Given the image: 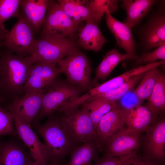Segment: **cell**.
Segmentation results:
<instances>
[{"instance_id": "1", "label": "cell", "mask_w": 165, "mask_h": 165, "mask_svg": "<svg viewBox=\"0 0 165 165\" xmlns=\"http://www.w3.org/2000/svg\"><path fill=\"white\" fill-rule=\"evenodd\" d=\"M36 131L42 137L44 154L47 164H61L78 144L61 123L59 117L52 115L42 124H33Z\"/></svg>"}, {"instance_id": "2", "label": "cell", "mask_w": 165, "mask_h": 165, "mask_svg": "<svg viewBox=\"0 0 165 165\" xmlns=\"http://www.w3.org/2000/svg\"><path fill=\"white\" fill-rule=\"evenodd\" d=\"M31 64L26 57L8 50L0 55V90L13 95L22 94Z\"/></svg>"}, {"instance_id": "3", "label": "cell", "mask_w": 165, "mask_h": 165, "mask_svg": "<svg viewBox=\"0 0 165 165\" xmlns=\"http://www.w3.org/2000/svg\"><path fill=\"white\" fill-rule=\"evenodd\" d=\"M79 51L74 39L41 35L35 39L30 55L26 57L31 64L40 61L57 64L65 57Z\"/></svg>"}, {"instance_id": "4", "label": "cell", "mask_w": 165, "mask_h": 165, "mask_svg": "<svg viewBox=\"0 0 165 165\" xmlns=\"http://www.w3.org/2000/svg\"><path fill=\"white\" fill-rule=\"evenodd\" d=\"M84 92L67 81L56 79L44 94L39 113L32 124L39 123L44 117L53 115L62 106L75 100Z\"/></svg>"}, {"instance_id": "5", "label": "cell", "mask_w": 165, "mask_h": 165, "mask_svg": "<svg viewBox=\"0 0 165 165\" xmlns=\"http://www.w3.org/2000/svg\"><path fill=\"white\" fill-rule=\"evenodd\" d=\"M62 114L59 117L60 122L75 142L78 144L90 142L97 143L96 131L88 111L84 106Z\"/></svg>"}, {"instance_id": "6", "label": "cell", "mask_w": 165, "mask_h": 165, "mask_svg": "<svg viewBox=\"0 0 165 165\" xmlns=\"http://www.w3.org/2000/svg\"><path fill=\"white\" fill-rule=\"evenodd\" d=\"M79 25L61 9L57 2L50 0L41 35L66 37L75 40Z\"/></svg>"}, {"instance_id": "7", "label": "cell", "mask_w": 165, "mask_h": 165, "mask_svg": "<svg viewBox=\"0 0 165 165\" xmlns=\"http://www.w3.org/2000/svg\"><path fill=\"white\" fill-rule=\"evenodd\" d=\"M57 64L68 82L84 92L92 88L91 67L86 56L80 51L65 57Z\"/></svg>"}, {"instance_id": "8", "label": "cell", "mask_w": 165, "mask_h": 165, "mask_svg": "<svg viewBox=\"0 0 165 165\" xmlns=\"http://www.w3.org/2000/svg\"><path fill=\"white\" fill-rule=\"evenodd\" d=\"M17 21L1 42L8 50L25 57L29 56L35 39V32L24 14L21 13Z\"/></svg>"}, {"instance_id": "9", "label": "cell", "mask_w": 165, "mask_h": 165, "mask_svg": "<svg viewBox=\"0 0 165 165\" xmlns=\"http://www.w3.org/2000/svg\"><path fill=\"white\" fill-rule=\"evenodd\" d=\"M141 137V157L145 160L158 165H164L165 158V120L155 121L145 130Z\"/></svg>"}, {"instance_id": "10", "label": "cell", "mask_w": 165, "mask_h": 165, "mask_svg": "<svg viewBox=\"0 0 165 165\" xmlns=\"http://www.w3.org/2000/svg\"><path fill=\"white\" fill-rule=\"evenodd\" d=\"M141 133L124 127L106 141L102 149L103 156L123 158L136 154L141 146Z\"/></svg>"}, {"instance_id": "11", "label": "cell", "mask_w": 165, "mask_h": 165, "mask_svg": "<svg viewBox=\"0 0 165 165\" xmlns=\"http://www.w3.org/2000/svg\"><path fill=\"white\" fill-rule=\"evenodd\" d=\"M48 88L25 93L20 97H16L8 105L9 111L22 122L31 127L39 113L43 96Z\"/></svg>"}, {"instance_id": "12", "label": "cell", "mask_w": 165, "mask_h": 165, "mask_svg": "<svg viewBox=\"0 0 165 165\" xmlns=\"http://www.w3.org/2000/svg\"><path fill=\"white\" fill-rule=\"evenodd\" d=\"M56 64L41 61L31 64L24 86L25 93L39 91L52 84L61 73Z\"/></svg>"}, {"instance_id": "13", "label": "cell", "mask_w": 165, "mask_h": 165, "mask_svg": "<svg viewBox=\"0 0 165 165\" xmlns=\"http://www.w3.org/2000/svg\"><path fill=\"white\" fill-rule=\"evenodd\" d=\"M128 108L117 103L101 119L97 127V143L102 148L106 141L125 127Z\"/></svg>"}, {"instance_id": "14", "label": "cell", "mask_w": 165, "mask_h": 165, "mask_svg": "<svg viewBox=\"0 0 165 165\" xmlns=\"http://www.w3.org/2000/svg\"><path fill=\"white\" fill-rule=\"evenodd\" d=\"M27 148L18 136L0 141V165H26L32 161Z\"/></svg>"}, {"instance_id": "15", "label": "cell", "mask_w": 165, "mask_h": 165, "mask_svg": "<svg viewBox=\"0 0 165 165\" xmlns=\"http://www.w3.org/2000/svg\"><path fill=\"white\" fill-rule=\"evenodd\" d=\"M165 61V60H162L135 67L95 87L92 88L83 95V97L85 100H91L119 87L127 82L132 76L142 73L152 68L158 67L164 64Z\"/></svg>"}, {"instance_id": "16", "label": "cell", "mask_w": 165, "mask_h": 165, "mask_svg": "<svg viewBox=\"0 0 165 165\" xmlns=\"http://www.w3.org/2000/svg\"><path fill=\"white\" fill-rule=\"evenodd\" d=\"M12 112L14 117V125L17 135L28 149L34 161L46 162L43 143L41 141L31 127L22 122L14 113Z\"/></svg>"}, {"instance_id": "17", "label": "cell", "mask_w": 165, "mask_h": 165, "mask_svg": "<svg viewBox=\"0 0 165 165\" xmlns=\"http://www.w3.org/2000/svg\"><path fill=\"white\" fill-rule=\"evenodd\" d=\"M105 14L107 26L114 36L117 45L125 50L126 53L136 56L135 43L131 28L114 18L108 10Z\"/></svg>"}, {"instance_id": "18", "label": "cell", "mask_w": 165, "mask_h": 165, "mask_svg": "<svg viewBox=\"0 0 165 165\" xmlns=\"http://www.w3.org/2000/svg\"><path fill=\"white\" fill-rule=\"evenodd\" d=\"M157 115L145 106H134L128 108L125 125L128 129L141 133L155 121Z\"/></svg>"}, {"instance_id": "19", "label": "cell", "mask_w": 165, "mask_h": 165, "mask_svg": "<svg viewBox=\"0 0 165 165\" xmlns=\"http://www.w3.org/2000/svg\"><path fill=\"white\" fill-rule=\"evenodd\" d=\"M85 25L79 30V44L85 50L98 52L107 40L96 23L86 21Z\"/></svg>"}, {"instance_id": "20", "label": "cell", "mask_w": 165, "mask_h": 165, "mask_svg": "<svg viewBox=\"0 0 165 165\" xmlns=\"http://www.w3.org/2000/svg\"><path fill=\"white\" fill-rule=\"evenodd\" d=\"M50 0H21L23 13L35 32L42 28L48 8Z\"/></svg>"}, {"instance_id": "21", "label": "cell", "mask_w": 165, "mask_h": 165, "mask_svg": "<svg viewBox=\"0 0 165 165\" xmlns=\"http://www.w3.org/2000/svg\"><path fill=\"white\" fill-rule=\"evenodd\" d=\"M57 2L61 9L78 24L84 21H89L98 24L89 0H58Z\"/></svg>"}, {"instance_id": "22", "label": "cell", "mask_w": 165, "mask_h": 165, "mask_svg": "<svg viewBox=\"0 0 165 165\" xmlns=\"http://www.w3.org/2000/svg\"><path fill=\"white\" fill-rule=\"evenodd\" d=\"M154 0H125L122 6L127 16L124 23L130 28L138 24L156 2Z\"/></svg>"}, {"instance_id": "23", "label": "cell", "mask_w": 165, "mask_h": 165, "mask_svg": "<svg viewBox=\"0 0 165 165\" xmlns=\"http://www.w3.org/2000/svg\"><path fill=\"white\" fill-rule=\"evenodd\" d=\"M98 144L90 142L79 145L70 154L68 161L64 165H91L98 158L100 151Z\"/></svg>"}, {"instance_id": "24", "label": "cell", "mask_w": 165, "mask_h": 165, "mask_svg": "<svg viewBox=\"0 0 165 165\" xmlns=\"http://www.w3.org/2000/svg\"><path fill=\"white\" fill-rule=\"evenodd\" d=\"M137 56L132 55L127 53H119L114 48L108 52L97 67L95 76L92 81V85H94L99 80L106 79L114 68L121 62L127 59H136Z\"/></svg>"}, {"instance_id": "25", "label": "cell", "mask_w": 165, "mask_h": 165, "mask_svg": "<svg viewBox=\"0 0 165 165\" xmlns=\"http://www.w3.org/2000/svg\"><path fill=\"white\" fill-rule=\"evenodd\" d=\"M147 48L165 45V18L163 14L157 16L150 22L143 37Z\"/></svg>"}, {"instance_id": "26", "label": "cell", "mask_w": 165, "mask_h": 165, "mask_svg": "<svg viewBox=\"0 0 165 165\" xmlns=\"http://www.w3.org/2000/svg\"><path fill=\"white\" fill-rule=\"evenodd\" d=\"M117 103L101 97L84 102L81 105L88 111L96 131L98 124L101 118Z\"/></svg>"}, {"instance_id": "27", "label": "cell", "mask_w": 165, "mask_h": 165, "mask_svg": "<svg viewBox=\"0 0 165 165\" xmlns=\"http://www.w3.org/2000/svg\"><path fill=\"white\" fill-rule=\"evenodd\" d=\"M158 115L165 108V76L160 73L145 106Z\"/></svg>"}, {"instance_id": "28", "label": "cell", "mask_w": 165, "mask_h": 165, "mask_svg": "<svg viewBox=\"0 0 165 165\" xmlns=\"http://www.w3.org/2000/svg\"><path fill=\"white\" fill-rule=\"evenodd\" d=\"M157 67L145 72L140 83L134 91L142 103L149 98L161 73Z\"/></svg>"}, {"instance_id": "29", "label": "cell", "mask_w": 165, "mask_h": 165, "mask_svg": "<svg viewBox=\"0 0 165 165\" xmlns=\"http://www.w3.org/2000/svg\"><path fill=\"white\" fill-rule=\"evenodd\" d=\"M21 0H0V43L9 31L4 27V23L12 17L17 18L21 13L19 8Z\"/></svg>"}, {"instance_id": "30", "label": "cell", "mask_w": 165, "mask_h": 165, "mask_svg": "<svg viewBox=\"0 0 165 165\" xmlns=\"http://www.w3.org/2000/svg\"><path fill=\"white\" fill-rule=\"evenodd\" d=\"M145 72L132 76L127 82L119 87L96 98L101 97L109 101L117 102L127 93L132 90L142 78Z\"/></svg>"}, {"instance_id": "31", "label": "cell", "mask_w": 165, "mask_h": 165, "mask_svg": "<svg viewBox=\"0 0 165 165\" xmlns=\"http://www.w3.org/2000/svg\"><path fill=\"white\" fill-rule=\"evenodd\" d=\"M89 3L97 24L107 10L111 13L118 9L117 0H89Z\"/></svg>"}, {"instance_id": "32", "label": "cell", "mask_w": 165, "mask_h": 165, "mask_svg": "<svg viewBox=\"0 0 165 165\" xmlns=\"http://www.w3.org/2000/svg\"><path fill=\"white\" fill-rule=\"evenodd\" d=\"M12 113L0 106V136L17 135L14 125Z\"/></svg>"}, {"instance_id": "33", "label": "cell", "mask_w": 165, "mask_h": 165, "mask_svg": "<svg viewBox=\"0 0 165 165\" xmlns=\"http://www.w3.org/2000/svg\"><path fill=\"white\" fill-rule=\"evenodd\" d=\"M165 60V45L158 47L154 51L144 53L137 59L138 65L143 63L148 64L159 60Z\"/></svg>"}, {"instance_id": "34", "label": "cell", "mask_w": 165, "mask_h": 165, "mask_svg": "<svg viewBox=\"0 0 165 165\" xmlns=\"http://www.w3.org/2000/svg\"><path fill=\"white\" fill-rule=\"evenodd\" d=\"M127 159L103 156L101 158H99L91 165H120L122 162Z\"/></svg>"}, {"instance_id": "35", "label": "cell", "mask_w": 165, "mask_h": 165, "mask_svg": "<svg viewBox=\"0 0 165 165\" xmlns=\"http://www.w3.org/2000/svg\"><path fill=\"white\" fill-rule=\"evenodd\" d=\"M120 165H158L144 160L141 156L135 154L122 162Z\"/></svg>"}, {"instance_id": "36", "label": "cell", "mask_w": 165, "mask_h": 165, "mask_svg": "<svg viewBox=\"0 0 165 165\" xmlns=\"http://www.w3.org/2000/svg\"><path fill=\"white\" fill-rule=\"evenodd\" d=\"M26 165H47L46 162L44 161H31Z\"/></svg>"}, {"instance_id": "37", "label": "cell", "mask_w": 165, "mask_h": 165, "mask_svg": "<svg viewBox=\"0 0 165 165\" xmlns=\"http://www.w3.org/2000/svg\"><path fill=\"white\" fill-rule=\"evenodd\" d=\"M5 101V98L1 94H0V103L4 102Z\"/></svg>"}, {"instance_id": "38", "label": "cell", "mask_w": 165, "mask_h": 165, "mask_svg": "<svg viewBox=\"0 0 165 165\" xmlns=\"http://www.w3.org/2000/svg\"><path fill=\"white\" fill-rule=\"evenodd\" d=\"M47 165H61L60 163H53L51 164H47Z\"/></svg>"}, {"instance_id": "39", "label": "cell", "mask_w": 165, "mask_h": 165, "mask_svg": "<svg viewBox=\"0 0 165 165\" xmlns=\"http://www.w3.org/2000/svg\"><path fill=\"white\" fill-rule=\"evenodd\" d=\"M2 46V45H1V43H0V46Z\"/></svg>"}]
</instances>
